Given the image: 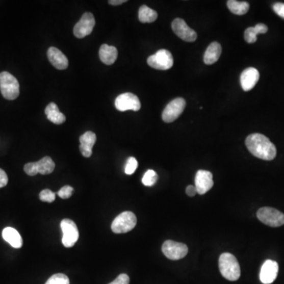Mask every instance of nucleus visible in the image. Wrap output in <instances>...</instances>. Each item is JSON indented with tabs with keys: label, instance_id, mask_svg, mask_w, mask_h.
Listing matches in <instances>:
<instances>
[{
	"label": "nucleus",
	"instance_id": "obj_27",
	"mask_svg": "<svg viewBox=\"0 0 284 284\" xmlns=\"http://www.w3.org/2000/svg\"><path fill=\"white\" fill-rule=\"evenodd\" d=\"M45 284H70V279L65 274L57 273L49 278Z\"/></svg>",
	"mask_w": 284,
	"mask_h": 284
},
{
	"label": "nucleus",
	"instance_id": "obj_14",
	"mask_svg": "<svg viewBox=\"0 0 284 284\" xmlns=\"http://www.w3.org/2000/svg\"><path fill=\"white\" fill-rule=\"evenodd\" d=\"M213 174L210 171L204 170H199L196 174L195 187L197 194L204 195L207 192L213 188Z\"/></svg>",
	"mask_w": 284,
	"mask_h": 284
},
{
	"label": "nucleus",
	"instance_id": "obj_33",
	"mask_svg": "<svg viewBox=\"0 0 284 284\" xmlns=\"http://www.w3.org/2000/svg\"><path fill=\"white\" fill-rule=\"evenodd\" d=\"M8 183V177L7 173L0 168V188L6 187Z\"/></svg>",
	"mask_w": 284,
	"mask_h": 284
},
{
	"label": "nucleus",
	"instance_id": "obj_2",
	"mask_svg": "<svg viewBox=\"0 0 284 284\" xmlns=\"http://www.w3.org/2000/svg\"><path fill=\"white\" fill-rule=\"evenodd\" d=\"M219 269L225 279L236 281L240 278V265L237 258L230 253H223L219 259Z\"/></svg>",
	"mask_w": 284,
	"mask_h": 284
},
{
	"label": "nucleus",
	"instance_id": "obj_12",
	"mask_svg": "<svg viewBox=\"0 0 284 284\" xmlns=\"http://www.w3.org/2000/svg\"><path fill=\"white\" fill-rule=\"evenodd\" d=\"M186 100L178 97L173 99L164 108L162 113V119L165 122H172L176 120L185 109Z\"/></svg>",
	"mask_w": 284,
	"mask_h": 284
},
{
	"label": "nucleus",
	"instance_id": "obj_31",
	"mask_svg": "<svg viewBox=\"0 0 284 284\" xmlns=\"http://www.w3.org/2000/svg\"><path fill=\"white\" fill-rule=\"evenodd\" d=\"M130 277L126 274H120V275L113 281L108 284H129Z\"/></svg>",
	"mask_w": 284,
	"mask_h": 284
},
{
	"label": "nucleus",
	"instance_id": "obj_24",
	"mask_svg": "<svg viewBox=\"0 0 284 284\" xmlns=\"http://www.w3.org/2000/svg\"><path fill=\"white\" fill-rule=\"evenodd\" d=\"M158 14L157 11L151 9L146 5L141 6L138 11V18L139 21L142 23H151L157 19Z\"/></svg>",
	"mask_w": 284,
	"mask_h": 284
},
{
	"label": "nucleus",
	"instance_id": "obj_32",
	"mask_svg": "<svg viewBox=\"0 0 284 284\" xmlns=\"http://www.w3.org/2000/svg\"><path fill=\"white\" fill-rule=\"evenodd\" d=\"M273 11H275V14L280 17V18L284 19V4L282 3H276L272 6Z\"/></svg>",
	"mask_w": 284,
	"mask_h": 284
},
{
	"label": "nucleus",
	"instance_id": "obj_29",
	"mask_svg": "<svg viewBox=\"0 0 284 284\" xmlns=\"http://www.w3.org/2000/svg\"><path fill=\"white\" fill-rule=\"evenodd\" d=\"M39 197H40V200H42L44 202L51 203L56 200V194L53 193L51 190L46 189L40 192Z\"/></svg>",
	"mask_w": 284,
	"mask_h": 284
},
{
	"label": "nucleus",
	"instance_id": "obj_18",
	"mask_svg": "<svg viewBox=\"0 0 284 284\" xmlns=\"http://www.w3.org/2000/svg\"><path fill=\"white\" fill-rule=\"evenodd\" d=\"M79 140H80L79 148L82 156L89 158L93 154V147L94 146L96 141V135L92 131H87L80 137Z\"/></svg>",
	"mask_w": 284,
	"mask_h": 284
},
{
	"label": "nucleus",
	"instance_id": "obj_1",
	"mask_svg": "<svg viewBox=\"0 0 284 284\" xmlns=\"http://www.w3.org/2000/svg\"><path fill=\"white\" fill-rule=\"evenodd\" d=\"M246 145L252 155L264 161H272L276 157V148L270 140L261 134L249 135Z\"/></svg>",
	"mask_w": 284,
	"mask_h": 284
},
{
	"label": "nucleus",
	"instance_id": "obj_16",
	"mask_svg": "<svg viewBox=\"0 0 284 284\" xmlns=\"http://www.w3.org/2000/svg\"><path fill=\"white\" fill-rule=\"evenodd\" d=\"M260 79V73L256 68L249 67L242 72L240 77L241 86L245 92L250 91L254 88Z\"/></svg>",
	"mask_w": 284,
	"mask_h": 284
},
{
	"label": "nucleus",
	"instance_id": "obj_11",
	"mask_svg": "<svg viewBox=\"0 0 284 284\" xmlns=\"http://www.w3.org/2000/svg\"><path fill=\"white\" fill-rule=\"evenodd\" d=\"M96 21L92 13L86 12L82 16L79 22L75 24L73 34L77 38L82 39L91 34L94 29Z\"/></svg>",
	"mask_w": 284,
	"mask_h": 284
},
{
	"label": "nucleus",
	"instance_id": "obj_7",
	"mask_svg": "<svg viewBox=\"0 0 284 284\" xmlns=\"http://www.w3.org/2000/svg\"><path fill=\"white\" fill-rule=\"evenodd\" d=\"M55 167L56 165L53 159L51 157H44L37 162L25 164L24 171L30 176H34L38 173L41 174H51L54 171Z\"/></svg>",
	"mask_w": 284,
	"mask_h": 284
},
{
	"label": "nucleus",
	"instance_id": "obj_23",
	"mask_svg": "<svg viewBox=\"0 0 284 284\" xmlns=\"http://www.w3.org/2000/svg\"><path fill=\"white\" fill-rule=\"evenodd\" d=\"M268 30H269L268 27L263 23H259V24H256L254 27H249L245 31V40L249 44H253L256 41V37H257L258 34L266 33Z\"/></svg>",
	"mask_w": 284,
	"mask_h": 284
},
{
	"label": "nucleus",
	"instance_id": "obj_20",
	"mask_svg": "<svg viewBox=\"0 0 284 284\" xmlns=\"http://www.w3.org/2000/svg\"><path fill=\"white\" fill-rule=\"evenodd\" d=\"M222 53L221 45L218 42H213L206 49L204 56L205 64L212 65L216 63L220 59Z\"/></svg>",
	"mask_w": 284,
	"mask_h": 284
},
{
	"label": "nucleus",
	"instance_id": "obj_30",
	"mask_svg": "<svg viewBox=\"0 0 284 284\" xmlns=\"http://www.w3.org/2000/svg\"><path fill=\"white\" fill-rule=\"evenodd\" d=\"M73 191V187H70V186H65V187H62L59 190L58 195H59V197H61V198L68 199L71 197Z\"/></svg>",
	"mask_w": 284,
	"mask_h": 284
},
{
	"label": "nucleus",
	"instance_id": "obj_9",
	"mask_svg": "<svg viewBox=\"0 0 284 284\" xmlns=\"http://www.w3.org/2000/svg\"><path fill=\"white\" fill-rule=\"evenodd\" d=\"M61 229L63 231V246L66 248L73 247L75 243L79 240V232L77 225L73 220L64 219L61 222Z\"/></svg>",
	"mask_w": 284,
	"mask_h": 284
},
{
	"label": "nucleus",
	"instance_id": "obj_25",
	"mask_svg": "<svg viewBox=\"0 0 284 284\" xmlns=\"http://www.w3.org/2000/svg\"><path fill=\"white\" fill-rule=\"evenodd\" d=\"M227 7L230 12L236 15H244L249 11V4L247 2L229 0L227 2Z\"/></svg>",
	"mask_w": 284,
	"mask_h": 284
},
{
	"label": "nucleus",
	"instance_id": "obj_17",
	"mask_svg": "<svg viewBox=\"0 0 284 284\" xmlns=\"http://www.w3.org/2000/svg\"><path fill=\"white\" fill-rule=\"evenodd\" d=\"M47 58L49 62L58 70H65L68 67V59L56 47H49L47 50Z\"/></svg>",
	"mask_w": 284,
	"mask_h": 284
},
{
	"label": "nucleus",
	"instance_id": "obj_6",
	"mask_svg": "<svg viewBox=\"0 0 284 284\" xmlns=\"http://www.w3.org/2000/svg\"><path fill=\"white\" fill-rule=\"evenodd\" d=\"M147 63L148 66L156 70H167L172 67L174 60L169 51L166 49H161L156 54L149 56Z\"/></svg>",
	"mask_w": 284,
	"mask_h": 284
},
{
	"label": "nucleus",
	"instance_id": "obj_22",
	"mask_svg": "<svg viewBox=\"0 0 284 284\" xmlns=\"http://www.w3.org/2000/svg\"><path fill=\"white\" fill-rule=\"evenodd\" d=\"M45 114L47 119L54 124L60 125L66 121V116L60 112V109L55 103H50L46 107Z\"/></svg>",
	"mask_w": 284,
	"mask_h": 284
},
{
	"label": "nucleus",
	"instance_id": "obj_19",
	"mask_svg": "<svg viewBox=\"0 0 284 284\" xmlns=\"http://www.w3.org/2000/svg\"><path fill=\"white\" fill-rule=\"evenodd\" d=\"M99 59L106 65H112L118 58V50L114 46L103 44L99 47Z\"/></svg>",
	"mask_w": 284,
	"mask_h": 284
},
{
	"label": "nucleus",
	"instance_id": "obj_28",
	"mask_svg": "<svg viewBox=\"0 0 284 284\" xmlns=\"http://www.w3.org/2000/svg\"><path fill=\"white\" fill-rule=\"evenodd\" d=\"M138 163L135 157H129L126 161V167H125V173L126 174H134L138 168Z\"/></svg>",
	"mask_w": 284,
	"mask_h": 284
},
{
	"label": "nucleus",
	"instance_id": "obj_34",
	"mask_svg": "<svg viewBox=\"0 0 284 284\" xmlns=\"http://www.w3.org/2000/svg\"><path fill=\"white\" fill-rule=\"evenodd\" d=\"M186 193L189 197H194L197 194V189L194 186H188L186 190Z\"/></svg>",
	"mask_w": 284,
	"mask_h": 284
},
{
	"label": "nucleus",
	"instance_id": "obj_35",
	"mask_svg": "<svg viewBox=\"0 0 284 284\" xmlns=\"http://www.w3.org/2000/svg\"><path fill=\"white\" fill-rule=\"evenodd\" d=\"M126 2V0H110V1H108V4H111V5L118 6Z\"/></svg>",
	"mask_w": 284,
	"mask_h": 284
},
{
	"label": "nucleus",
	"instance_id": "obj_4",
	"mask_svg": "<svg viewBox=\"0 0 284 284\" xmlns=\"http://www.w3.org/2000/svg\"><path fill=\"white\" fill-rule=\"evenodd\" d=\"M137 224V217L132 212H123L117 216L112 224V230L115 234H124L131 231Z\"/></svg>",
	"mask_w": 284,
	"mask_h": 284
},
{
	"label": "nucleus",
	"instance_id": "obj_15",
	"mask_svg": "<svg viewBox=\"0 0 284 284\" xmlns=\"http://www.w3.org/2000/svg\"><path fill=\"white\" fill-rule=\"evenodd\" d=\"M279 272L277 262L267 260L262 265L260 272V279L262 283L271 284L275 280Z\"/></svg>",
	"mask_w": 284,
	"mask_h": 284
},
{
	"label": "nucleus",
	"instance_id": "obj_3",
	"mask_svg": "<svg viewBox=\"0 0 284 284\" xmlns=\"http://www.w3.org/2000/svg\"><path fill=\"white\" fill-rule=\"evenodd\" d=\"M0 90L3 96L9 100L18 98L20 93L18 81L9 72L0 73Z\"/></svg>",
	"mask_w": 284,
	"mask_h": 284
},
{
	"label": "nucleus",
	"instance_id": "obj_10",
	"mask_svg": "<svg viewBox=\"0 0 284 284\" xmlns=\"http://www.w3.org/2000/svg\"><path fill=\"white\" fill-rule=\"evenodd\" d=\"M115 108L119 112L134 111L138 112L141 109V102L136 95L131 93H122L115 99Z\"/></svg>",
	"mask_w": 284,
	"mask_h": 284
},
{
	"label": "nucleus",
	"instance_id": "obj_8",
	"mask_svg": "<svg viewBox=\"0 0 284 284\" xmlns=\"http://www.w3.org/2000/svg\"><path fill=\"white\" fill-rule=\"evenodd\" d=\"M162 252L170 260H180L187 256L188 253V247L184 243L167 240L163 244Z\"/></svg>",
	"mask_w": 284,
	"mask_h": 284
},
{
	"label": "nucleus",
	"instance_id": "obj_26",
	"mask_svg": "<svg viewBox=\"0 0 284 284\" xmlns=\"http://www.w3.org/2000/svg\"><path fill=\"white\" fill-rule=\"evenodd\" d=\"M157 179H158V175L157 172L153 170H148L142 178V183L146 187H152L155 185Z\"/></svg>",
	"mask_w": 284,
	"mask_h": 284
},
{
	"label": "nucleus",
	"instance_id": "obj_13",
	"mask_svg": "<svg viewBox=\"0 0 284 284\" xmlns=\"http://www.w3.org/2000/svg\"><path fill=\"white\" fill-rule=\"evenodd\" d=\"M171 27L174 33L182 40H185L187 42H194L197 40V33L190 28L184 20L181 18L174 19L172 21Z\"/></svg>",
	"mask_w": 284,
	"mask_h": 284
},
{
	"label": "nucleus",
	"instance_id": "obj_21",
	"mask_svg": "<svg viewBox=\"0 0 284 284\" xmlns=\"http://www.w3.org/2000/svg\"><path fill=\"white\" fill-rule=\"evenodd\" d=\"M3 238L12 247L20 249L22 246V239L18 231L13 227H6L3 230Z\"/></svg>",
	"mask_w": 284,
	"mask_h": 284
},
{
	"label": "nucleus",
	"instance_id": "obj_5",
	"mask_svg": "<svg viewBox=\"0 0 284 284\" xmlns=\"http://www.w3.org/2000/svg\"><path fill=\"white\" fill-rule=\"evenodd\" d=\"M256 216L258 220L269 227H278L284 225L283 213L273 208H262L256 213Z\"/></svg>",
	"mask_w": 284,
	"mask_h": 284
}]
</instances>
